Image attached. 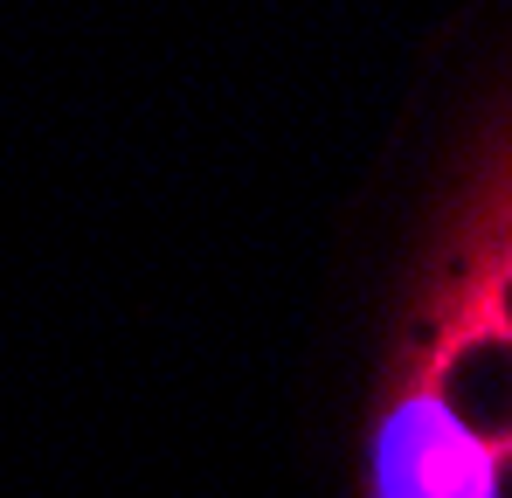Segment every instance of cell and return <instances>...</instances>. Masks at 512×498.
I'll return each instance as SVG.
<instances>
[{"instance_id":"cell-1","label":"cell","mask_w":512,"mask_h":498,"mask_svg":"<svg viewBox=\"0 0 512 498\" xmlns=\"http://www.w3.org/2000/svg\"><path fill=\"white\" fill-rule=\"evenodd\" d=\"M360 498H512V97L464 153L402 291Z\"/></svg>"}]
</instances>
